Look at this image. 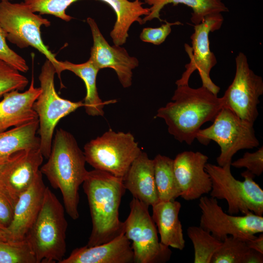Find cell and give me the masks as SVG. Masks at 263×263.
<instances>
[{
  "label": "cell",
  "instance_id": "obj_1",
  "mask_svg": "<svg viewBox=\"0 0 263 263\" xmlns=\"http://www.w3.org/2000/svg\"><path fill=\"white\" fill-rule=\"evenodd\" d=\"M177 86L172 101L160 108L154 117L165 121L169 132L176 140L191 145L201 126L214 121L224 107V100L202 86Z\"/></svg>",
  "mask_w": 263,
  "mask_h": 263
},
{
  "label": "cell",
  "instance_id": "obj_2",
  "mask_svg": "<svg viewBox=\"0 0 263 263\" xmlns=\"http://www.w3.org/2000/svg\"><path fill=\"white\" fill-rule=\"evenodd\" d=\"M47 161L40 168L51 186L62 194L65 211L73 220L79 217L78 193L88 173L84 152L74 136L66 130H56Z\"/></svg>",
  "mask_w": 263,
  "mask_h": 263
},
{
  "label": "cell",
  "instance_id": "obj_3",
  "mask_svg": "<svg viewBox=\"0 0 263 263\" xmlns=\"http://www.w3.org/2000/svg\"><path fill=\"white\" fill-rule=\"evenodd\" d=\"M89 206L92 228L87 245H99L123 232L119 209L126 188L122 178L104 171H88L82 184Z\"/></svg>",
  "mask_w": 263,
  "mask_h": 263
},
{
  "label": "cell",
  "instance_id": "obj_4",
  "mask_svg": "<svg viewBox=\"0 0 263 263\" xmlns=\"http://www.w3.org/2000/svg\"><path fill=\"white\" fill-rule=\"evenodd\" d=\"M65 211L55 194L46 187L40 211L25 237L37 263H59L64 258L68 227Z\"/></svg>",
  "mask_w": 263,
  "mask_h": 263
},
{
  "label": "cell",
  "instance_id": "obj_5",
  "mask_svg": "<svg viewBox=\"0 0 263 263\" xmlns=\"http://www.w3.org/2000/svg\"><path fill=\"white\" fill-rule=\"evenodd\" d=\"M231 166V163L223 167L206 164L205 169L212 182L210 197L226 200L229 214L252 212L262 216L263 190L254 181L255 175L246 170L241 173L244 180L239 181L232 174Z\"/></svg>",
  "mask_w": 263,
  "mask_h": 263
},
{
  "label": "cell",
  "instance_id": "obj_6",
  "mask_svg": "<svg viewBox=\"0 0 263 263\" xmlns=\"http://www.w3.org/2000/svg\"><path fill=\"white\" fill-rule=\"evenodd\" d=\"M50 24L49 20L33 12L24 2H0V25L7 34V39L19 48L31 46L38 50L51 62L60 79V61L45 45L41 36V27Z\"/></svg>",
  "mask_w": 263,
  "mask_h": 263
},
{
  "label": "cell",
  "instance_id": "obj_7",
  "mask_svg": "<svg viewBox=\"0 0 263 263\" xmlns=\"http://www.w3.org/2000/svg\"><path fill=\"white\" fill-rule=\"evenodd\" d=\"M141 151L131 132L109 129L87 143L83 152L86 162L94 169L123 179Z\"/></svg>",
  "mask_w": 263,
  "mask_h": 263
},
{
  "label": "cell",
  "instance_id": "obj_8",
  "mask_svg": "<svg viewBox=\"0 0 263 263\" xmlns=\"http://www.w3.org/2000/svg\"><path fill=\"white\" fill-rule=\"evenodd\" d=\"M56 74L55 67L47 59L42 65L39 75L41 92L34 104L38 115L40 150L47 159L50 155L55 129L59 121L81 107L82 101L73 102L64 99L57 94L54 84Z\"/></svg>",
  "mask_w": 263,
  "mask_h": 263
},
{
  "label": "cell",
  "instance_id": "obj_9",
  "mask_svg": "<svg viewBox=\"0 0 263 263\" xmlns=\"http://www.w3.org/2000/svg\"><path fill=\"white\" fill-rule=\"evenodd\" d=\"M213 122L208 128L201 129L196 139L205 145L211 140L217 143L221 152L216 160L220 166L231 163L233 156L239 150L253 149L260 144L254 124L241 119L226 108L221 109Z\"/></svg>",
  "mask_w": 263,
  "mask_h": 263
},
{
  "label": "cell",
  "instance_id": "obj_10",
  "mask_svg": "<svg viewBox=\"0 0 263 263\" xmlns=\"http://www.w3.org/2000/svg\"><path fill=\"white\" fill-rule=\"evenodd\" d=\"M130 212L123 222V233L131 241L135 263H164L172 252L159 240L156 226L149 207L133 198Z\"/></svg>",
  "mask_w": 263,
  "mask_h": 263
},
{
  "label": "cell",
  "instance_id": "obj_11",
  "mask_svg": "<svg viewBox=\"0 0 263 263\" xmlns=\"http://www.w3.org/2000/svg\"><path fill=\"white\" fill-rule=\"evenodd\" d=\"M224 18L222 13L213 14L205 17L200 24L194 25V33L190 36L191 46L185 44V49L189 58L185 65L186 70L175 83L177 86L188 84L191 75L197 71L202 82V86L217 95L220 88L212 81L210 73L217 63L214 54L210 51L208 35L210 32L219 30Z\"/></svg>",
  "mask_w": 263,
  "mask_h": 263
},
{
  "label": "cell",
  "instance_id": "obj_12",
  "mask_svg": "<svg viewBox=\"0 0 263 263\" xmlns=\"http://www.w3.org/2000/svg\"><path fill=\"white\" fill-rule=\"evenodd\" d=\"M235 63L234 78L222 96L224 107L241 119L254 124L259 115V97L263 94V78L250 68L243 53L238 54Z\"/></svg>",
  "mask_w": 263,
  "mask_h": 263
},
{
  "label": "cell",
  "instance_id": "obj_13",
  "mask_svg": "<svg viewBox=\"0 0 263 263\" xmlns=\"http://www.w3.org/2000/svg\"><path fill=\"white\" fill-rule=\"evenodd\" d=\"M201 212L200 226L223 241L228 236L244 240L254 239L256 234L263 232V217L250 212L243 216L225 213L217 199L207 196L199 198Z\"/></svg>",
  "mask_w": 263,
  "mask_h": 263
},
{
  "label": "cell",
  "instance_id": "obj_14",
  "mask_svg": "<svg viewBox=\"0 0 263 263\" xmlns=\"http://www.w3.org/2000/svg\"><path fill=\"white\" fill-rule=\"evenodd\" d=\"M43 159L40 149L24 150L14 153L0 164V192L14 207L35 180Z\"/></svg>",
  "mask_w": 263,
  "mask_h": 263
},
{
  "label": "cell",
  "instance_id": "obj_15",
  "mask_svg": "<svg viewBox=\"0 0 263 263\" xmlns=\"http://www.w3.org/2000/svg\"><path fill=\"white\" fill-rule=\"evenodd\" d=\"M208 157L199 152L184 151L173 159V171L180 190L186 201L199 199L211 190L212 182L205 169Z\"/></svg>",
  "mask_w": 263,
  "mask_h": 263
},
{
  "label": "cell",
  "instance_id": "obj_16",
  "mask_svg": "<svg viewBox=\"0 0 263 263\" xmlns=\"http://www.w3.org/2000/svg\"><path fill=\"white\" fill-rule=\"evenodd\" d=\"M92 32L93 45L90 59L99 70L109 68L114 70L118 79L125 88L132 84V70L139 65L138 59L130 56L126 50L120 46H111L101 33L95 20L88 18Z\"/></svg>",
  "mask_w": 263,
  "mask_h": 263
},
{
  "label": "cell",
  "instance_id": "obj_17",
  "mask_svg": "<svg viewBox=\"0 0 263 263\" xmlns=\"http://www.w3.org/2000/svg\"><path fill=\"white\" fill-rule=\"evenodd\" d=\"M46 188L39 171L15 205L12 221L5 229L7 240L16 241L25 238L40 211Z\"/></svg>",
  "mask_w": 263,
  "mask_h": 263
},
{
  "label": "cell",
  "instance_id": "obj_18",
  "mask_svg": "<svg viewBox=\"0 0 263 263\" xmlns=\"http://www.w3.org/2000/svg\"><path fill=\"white\" fill-rule=\"evenodd\" d=\"M40 92V87H35L32 76L29 88L25 92L13 90L5 94L0 101V132L38 119L33 106Z\"/></svg>",
  "mask_w": 263,
  "mask_h": 263
},
{
  "label": "cell",
  "instance_id": "obj_19",
  "mask_svg": "<svg viewBox=\"0 0 263 263\" xmlns=\"http://www.w3.org/2000/svg\"><path fill=\"white\" fill-rule=\"evenodd\" d=\"M133 263L134 254L131 242L123 232L109 242L76 248L59 263Z\"/></svg>",
  "mask_w": 263,
  "mask_h": 263
},
{
  "label": "cell",
  "instance_id": "obj_20",
  "mask_svg": "<svg viewBox=\"0 0 263 263\" xmlns=\"http://www.w3.org/2000/svg\"><path fill=\"white\" fill-rule=\"evenodd\" d=\"M123 183L133 198L152 206L158 202L154 180L153 160L142 151L130 166Z\"/></svg>",
  "mask_w": 263,
  "mask_h": 263
},
{
  "label": "cell",
  "instance_id": "obj_21",
  "mask_svg": "<svg viewBox=\"0 0 263 263\" xmlns=\"http://www.w3.org/2000/svg\"><path fill=\"white\" fill-rule=\"evenodd\" d=\"M151 207V217L157 227L160 242L166 246L182 250L185 246V240L179 218L181 203L175 200L160 201Z\"/></svg>",
  "mask_w": 263,
  "mask_h": 263
},
{
  "label": "cell",
  "instance_id": "obj_22",
  "mask_svg": "<svg viewBox=\"0 0 263 263\" xmlns=\"http://www.w3.org/2000/svg\"><path fill=\"white\" fill-rule=\"evenodd\" d=\"M109 4L114 10L116 19L110 33L114 45L121 46L127 41L130 27L134 22L143 24L141 17L147 16L149 8L142 6L144 2L140 0H99Z\"/></svg>",
  "mask_w": 263,
  "mask_h": 263
},
{
  "label": "cell",
  "instance_id": "obj_23",
  "mask_svg": "<svg viewBox=\"0 0 263 263\" xmlns=\"http://www.w3.org/2000/svg\"><path fill=\"white\" fill-rule=\"evenodd\" d=\"M60 61L62 72L65 70L70 71L84 81L86 89V94L83 103L87 114L92 116H103L104 114V106L114 103L116 100H111L103 102L100 98L96 86L97 75L100 70L90 59L80 64H75L67 60Z\"/></svg>",
  "mask_w": 263,
  "mask_h": 263
},
{
  "label": "cell",
  "instance_id": "obj_24",
  "mask_svg": "<svg viewBox=\"0 0 263 263\" xmlns=\"http://www.w3.org/2000/svg\"><path fill=\"white\" fill-rule=\"evenodd\" d=\"M38 119L0 132V164L14 153L24 150L40 148V138L36 134Z\"/></svg>",
  "mask_w": 263,
  "mask_h": 263
},
{
  "label": "cell",
  "instance_id": "obj_25",
  "mask_svg": "<svg viewBox=\"0 0 263 263\" xmlns=\"http://www.w3.org/2000/svg\"><path fill=\"white\" fill-rule=\"evenodd\" d=\"M145 3L150 6V13L142 19L143 23L160 18V13L163 8L169 3L173 5L183 4L191 8V21L197 25L201 23L207 16L217 13L228 12V9L222 0H145Z\"/></svg>",
  "mask_w": 263,
  "mask_h": 263
},
{
  "label": "cell",
  "instance_id": "obj_26",
  "mask_svg": "<svg viewBox=\"0 0 263 263\" xmlns=\"http://www.w3.org/2000/svg\"><path fill=\"white\" fill-rule=\"evenodd\" d=\"M153 160L158 202L175 200L180 190L173 171V159L159 154Z\"/></svg>",
  "mask_w": 263,
  "mask_h": 263
},
{
  "label": "cell",
  "instance_id": "obj_27",
  "mask_svg": "<svg viewBox=\"0 0 263 263\" xmlns=\"http://www.w3.org/2000/svg\"><path fill=\"white\" fill-rule=\"evenodd\" d=\"M187 234L193 245L194 263H210L212 256L222 241L200 226L188 227Z\"/></svg>",
  "mask_w": 263,
  "mask_h": 263
},
{
  "label": "cell",
  "instance_id": "obj_28",
  "mask_svg": "<svg viewBox=\"0 0 263 263\" xmlns=\"http://www.w3.org/2000/svg\"><path fill=\"white\" fill-rule=\"evenodd\" d=\"M250 250L246 240L228 236L214 253L210 263H245Z\"/></svg>",
  "mask_w": 263,
  "mask_h": 263
},
{
  "label": "cell",
  "instance_id": "obj_29",
  "mask_svg": "<svg viewBox=\"0 0 263 263\" xmlns=\"http://www.w3.org/2000/svg\"><path fill=\"white\" fill-rule=\"evenodd\" d=\"M0 263H37V261L25 238L16 241L0 238Z\"/></svg>",
  "mask_w": 263,
  "mask_h": 263
},
{
  "label": "cell",
  "instance_id": "obj_30",
  "mask_svg": "<svg viewBox=\"0 0 263 263\" xmlns=\"http://www.w3.org/2000/svg\"><path fill=\"white\" fill-rule=\"evenodd\" d=\"M79 0H24V3L34 13L52 15L65 21L73 17L66 13L67 8Z\"/></svg>",
  "mask_w": 263,
  "mask_h": 263
},
{
  "label": "cell",
  "instance_id": "obj_31",
  "mask_svg": "<svg viewBox=\"0 0 263 263\" xmlns=\"http://www.w3.org/2000/svg\"><path fill=\"white\" fill-rule=\"evenodd\" d=\"M6 62L0 60V98L9 92L23 91L27 86V78Z\"/></svg>",
  "mask_w": 263,
  "mask_h": 263
},
{
  "label": "cell",
  "instance_id": "obj_32",
  "mask_svg": "<svg viewBox=\"0 0 263 263\" xmlns=\"http://www.w3.org/2000/svg\"><path fill=\"white\" fill-rule=\"evenodd\" d=\"M7 34L0 25V60H1L20 72L29 70L26 60L12 50L6 42Z\"/></svg>",
  "mask_w": 263,
  "mask_h": 263
},
{
  "label": "cell",
  "instance_id": "obj_33",
  "mask_svg": "<svg viewBox=\"0 0 263 263\" xmlns=\"http://www.w3.org/2000/svg\"><path fill=\"white\" fill-rule=\"evenodd\" d=\"M236 168H245L255 176H260L263 172V147L254 152H246L242 158L231 163Z\"/></svg>",
  "mask_w": 263,
  "mask_h": 263
},
{
  "label": "cell",
  "instance_id": "obj_34",
  "mask_svg": "<svg viewBox=\"0 0 263 263\" xmlns=\"http://www.w3.org/2000/svg\"><path fill=\"white\" fill-rule=\"evenodd\" d=\"M182 24L180 21L169 22L165 21V23L157 28L147 27L143 29L140 38L144 42L160 45L164 42L171 31V26Z\"/></svg>",
  "mask_w": 263,
  "mask_h": 263
},
{
  "label": "cell",
  "instance_id": "obj_35",
  "mask_svg": "<svg viewBox=\"0 0 263 263\" xmlns=\"http://www.w3.org/2000/svg\"><path fill=\"white\" fill-rule=\"evenodd\" d=\"M14 207L0 192V223L5 228L12 221Z\"/></svg>",
  "mask_w": 263,
  "mask_h": 263
},
{
  "label": "cell",
  "instance_id": "obj_36",
  "mask_svg": "<svg viewBox=\"0 0 263 263\" xmlns=\"http://www.w3.org/2000/svg\"><path fill=\"white\" fill-rule=\"evenodd\" d=\"M247 245L250 248L253 249L263 253V234L261 233L258 237L254 239L246 240Z\"/></svg>",
  "mask_w": 263,
  "mask_h": 263
},
{
  "label": "cell",
  "instance_id": "obj_37",
  "mask_svg": "<svg viewBox=\"0 0 263 263\" xmlns=\"http://www.w3.org/2000/svg\"><path fill=\"white\" fill-rule=\"evenodd\" d=\"M263 253L250 248L245 263H263Z\"/></svg>",
  "mask_w": 263,
  "mask_h": 263
},
{
  "label": "cell",
  "instance_id": "obj_38",
  "mask_svg": "<svg viewBox=\"0 0 263 263\" xmlns=\"http://www.w3.org/2000/svg\"><path fill=\"white\" fill-rule=\"evenodd\" d=\"M0 238L6 239L5 231L1 228H0Z\"/></svg>",
  "mask_w": 263,
  "mask_h": 263
},
{
  "label": "cell",
  "instance_id": "obj_39",
  "mask_svg": "<svg viewBox=\"0 0 263 263\" xmlns=\"http://www.w3.org/2000/svg\"><path fill=\"white\" fill-rule=\"evenodd\" d=\"M0 228H2V229H4L5 230V228L4 226H3L2 225H1L0 223Z\"/></svg>",
  "mask_w": 263,
  "mask_h": 263
},
{
  "label": "cell",
  "instance_id": "obj_40",
  "mask_svg": "<svg viewBox=\"0 0 263 263\" xmlns=\"http://www.w3.org/2000/svg\"><path fill=\"white\" fill-rule=\"evenodd\" d=\"M1 1H2V0H8V1H10V0H0Z\"/></svg>",
  "mask_w": 263,
  "mask_h": 263
}]
</instances>
